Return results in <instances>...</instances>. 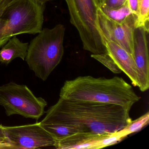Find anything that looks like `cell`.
Here are the masks:
<instances>
[{"label":"cell","mask_w":149,"mask_h":149,"mask_svg":"<svg viewBox=\"0 0 149 149\" xmlns=\"http://www.w3.org/2000/svg\"><path fill=\"white\" fill-rule=\"evenodd\" d=\"M130 109L109 103L74 101L59 98L50 107L41 125H59L75 128L80 132L112 133L131 122Z\"/></svg>","instance_id":"cell-1"},{"label":"cell","mask_w":149,"mask_h":149,"mask_svg":"<svg viewBox=\"0 0 149 149\" xmlns=\"http://www.w3.org/2000/svg\"><path fill=\"white\" fill-rule=\"evenodd\" d=\"M60 98L74 101L109 103L131 109L140 100L130 84L122 77L79 76L64 82Z\"/></svg>","instance_id":"cell-2"},{"label":"cell","mask_w":149,"mask_h":149,"mask_svg":"<svg viewBox=\"0 0 149 149\" xmlns=\"http://www.w3.org/2000/svg\"><path fill=\"white\" fill-rule=\"evenodd\" d=\"M65 29L62 24L52 29H42L29 45L25 61L36 76L43 81L47 80L62 59Z\"/></svg>","instance_id":"cell-3"},{"label":"cell","mask_w":149,"mask_h":149,"mask_svg":"<svg viewBox=\"0 0 149 149\" xmlns=\"http://www.w3.org/2000/svg\"><path fill=\"white\" fill-rule=\"evenodd\" d=\"M65 1L70 23L78 31L84 49L93 54H108L98 20V0Z\"/></svg>","instance_id":"cell-4"},{"label":"cell","mask_w":149,"mask_h":149,"mask_svg":"<svg viewBox=\"0 0 149 149\" xmlns=\"http://www.w3.org/2000/svg\"><path fill=\"white\" fill-rule=\"evenodd\" d=\"M45 4L37 0H11L1 18L6 21V34H36L42 29Z\"/></svg>","instance_id":"cell-5"},{"label":"cell","mask_w":149,"mask_h":149,"mask_svg":"<svg viewBox=\"0 0 149 149\" xmlns=\"http://www.w3.org/2000/svg\"><path fill=\"white\" fill-rule=\"evenodd\" d=\"M47 105L44 98L36 97L26 85L10 82L0 86V105L8 116L19 115L37 121Z\"/></svg>","instance_id":"cell-6"},{"label":"cell","mask_w":149,"mask_h":149,"mask_svg":"<svg viewBox=\"0 0 149 149\" xmlns=\"http://www.w3.org/2000/svg\"><path fill=\"white\" fill-rule=\"evenodd\" d=\"M4 128L12 149H36L55 144L54 139L40 123Z\"/></svg>","instance_id":"cell-7"},{"label":"cell","mask_w":149,"mask_h":149,"mask_svg":"<svg viewBox=\"0 0 149 149\" xmlns=\"http://www.w3.org/2000/svg\"><path fill=\"white\" fill-rule=\"evenodd\" d=\"M98 17L104 38L114 42L133 57V35L136 26L137 16L132 14L124 22L118 23L107 17L100 8Z\"/></svg>","instance_id":"cell-8"},{"label":"cell","mask_w":149,"mask_h":149,"mask_svg":"<svg viewBox=\"0 0 149 149\" xmlns=\"http://www.w3.org/2000/svg\"><path fill=\"white\" fill-rule=\"evenodd\" d=\"M126 137L121 130L102 134L78 132L56 141L54 147L59 149H101L115 144Z\"/></svg>","instance_id":"cell-9"},{"label":"cell","mask_w":149,"mask_h":149,"mask_svg":"<svg viewBox=\"0 0 149 149\" xmlns=\"http://www.w3.org/2000/svg\"><path fill=\"white\" fill-rule=\"evenodd\" d=\"M144 28H135L133 35L134 60L139 73V90L146 91L149 88V61L148 36Z\"/></svg>","instance_id":"cell-10"},{"label":"cell","mask_w":149,"mask_h":149,"mask_svg":"<svg viewBox=\"0 0 149 149\" xmlns=\"http://www.w3.org/2000/svg\"><path fill=\"white\" fill-rule=\"evenodd\" d=\"M104 42L108 54L129 77L132 85L139 87V73L132 56L114 42L104 38Z\"/></svg>","instance_id":"cell-11"},{"label":"cell","mask_w":149,"mask_h":149,"mask_svg":"<svg viewBox=\"0 0 149 149\" xmlns=\"http://www.w3.org/2000/svg\"><path fill=\"white\" fill-rule=\"evenodd\" d=\"M29 45L28 42L21 41L16 36H12L1 47L0 50V63L8 65L17 58L25 61Z\"/></svg>","instance_id":"cell-12"},{"label":"cell","mask_w":149,"mask_h":149,"mask_svg":"<svg viewBox=\"0 0 149 149\" xmlns=\"http://www.w3.org/2000/svg\"><path fill=\"white\" fill-rule=\"evenodd\" d=\"M100 8L107 17L119 23L124 22L130 16L133 14L129 8L127 1L122 6L116 8L100 7Z\"/></svg>","instance_id":"cell-13"},{"label":"cell","mask_w":149,"mask_h":149,"mask_svg":"<svg viewBox=\"0 0 149 149\" xmlns=\"http://www.w3.org/2000/svg\"><path fill=\"white\" fill-rule=\"evenodd\" d=\"M41 125L54 137L55 141L62 139L77 132H80L75 128L64 125Z\"/></svg>","instance_id":"cell-14"},{"label":"cell","mask_w":149,"mask_h":149,"mask_svg":"<svg viewBox=\"0 0 149 149\" xmlns=\"http://www.w3.org/2000/svg\"><path fill=\"white\" fill-rule=\"evenodd\" d=\"M136 26L142 27L149 31V0H139Z\"/></svg>","instance_id":"cell-15"},{"label":"cell","mask_w":149,"mask_h":149,"mask_svg":"<svg viewBox=\"0 0 149 149\" xmlns=\"http://www.w3.org/2000/svg\"><path fill=\"white\" fill-rule=\"evenodd\" d=\"M149 123V112L145 114L135 120H132L130 124L126 125L121 131L126 136L130 134L137 132L141 130Z\"/></svg>","instance_id":"cell-16"},{"label":"cell","mask_w":149,"mask_h":149,"mask_svg":"<svg viewBox=\"0 0 149 149\" xmlns=\"http://www.w3.org/2000/svg\"><path fill=\"white\" fill-rule=\"evenodd\" d=\"M91 57L101 63L114 74H118L122 73V70L108 54H92Z\"/></svg>","instance_id":"cell-17"},{"label":"cell","mask_w":149,"mask_h":149,"mask_svg":"<svg viewBox=\"0 0 149 149\" xmlns=\"http://www.w3.org/2000/svg\"><path fill=\"white\" fill-rule=\"evenodd\" d=\"M11 0H1L0 1V48L6 44L11 38L7 36L6 34V21L1 18L2 12L7 5Z\"/></svg>","instance_id":"cell-18"},{"label":"cell","mask_w":149,"mask_h":149,"mask_svg":"<svg viewBox=\"0 0 149 149\" xmlns=\"http://www.w3.org/2000/svg\"><path fill=\"white\" fill-rule=\"evenodd\" d=\"M100 7L116 8L124 5L127 0H98Z\"/></svg>","instance_id":"cell-19"},{"label":"cell","mask_w":149,"mask_h":149,"mask_svg":"<svg viewBox=\"0 0 149 149\" xmlns=\"http://www.w3.org/2000/svg\"><path fill=\"white\" fill-rule=\"evenodd\" d=\"M0 149H12L4 126L0 124Z\"/></svg>","instance_id":"cell-20"},{"label":"cell","mask_w":149,"mask_h":149,"mask_svg":"<svg viewBox=\"0 0 149 149\" xmlns=\"http://www.w3.org/2000/svg\"><path fill=\"white\" fill-rule=\"evenodd\" d=\"M127 3L131 12L137 16L138 11L139 0H127Z\"/></svg>","instance_id":"cell-21"},{"label":"cell","mask_w":149,"mask_h":149,"mask_svg":"<svg viewBox=\"0 0 149 149\" xmlns=\"http://www.w3.org/2000/svg\"><path fill=\"white\" fill-rule=\"evenodd\" d=\"M37 1L41 2V3H43V4H46L47 2L53 1L54 0H37Z\"/></svg>","instance_id":"cell-22"},{"label":"cell","mask_w":149,"mask_h":149,"mask_svg":"<svg viewBox=\"0 0 149 149\" xmlns=\"http://www.w3.org/2000/svg\"><path fill=\"white\" fill-rule=\"evenodd\" d=\"M0 1H1V0H0Z\"/></svg>","instance_id":"cell-23"}]
</instances>
